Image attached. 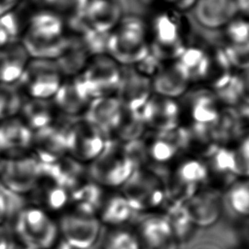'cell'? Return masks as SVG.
Returning <instances> with one entry per match:
<instances>
[{
  "mask_svg": "<svg viewBox=\"0 0 249 249\" xmlns=\"http://www.w3.org/2000/svg\"><path fill=\"white\" fill-rule=\"evenodd\" d=\"M154 0H117L124 16L142 18L151 8Z\"/></svg>",
  "mask_w": 249,
  "mask_h": 249,
  "instance_id": "obj_29",
  "label": "cell"
},
{
  "mask_svg": "<svg viewBox=\"0 0 249 249\" xmlns=\"http://www.w3.org/2000/svg\"><path fill=\"white\" fill-rule=\"evenodd\" d=\"M132 235V249H177L168 222L162 219H143Z\"/></svg>",
  "mask_w": 249,
  "mask_h": 249,
  "instance_id": "obj_13",
  "label": "cell"
},
{
  "mask_svg": "<svg viewBox=\"0 0 249 249\" xmlns=\"http://www.w3.org/2000/svg\"><path fill=\"white\" fill-rule=\"evenodd\" d=\"M23 101L18 84L0 83V121L17 117Z\"/></svg>",
  "mask_w": 249,
  "mask_h": 249,
  "instance_id": "obj_24",
  "label": "cell"
},
{
  "mask_svg": "<svg viewBox=\"0 0 249 249\" xmlns=\"http://www.w3.org/2000/svg\"><path fill=\"white\" fill-rule=\"evenodd\" d=\"M52 100L60 113L78 117L86 113L91 98L77 75L65 77Z\"/></svg>",
  "mask_w": 249,
  "mask_h": 249,
  "instance_id": "obj_14",
  "label": "cell"
},
{
  "mask_svg": "<svg viewBox=\"0 0 249 249\" xmlns=\"http://www.w3.org/2000/svg\"><path fill=\"white\" fill-rule=\"evenodd\" d=\"M154 32L156 41L160 46H169L182 42L179 36L177 23L166 14L159 15L154 20Z\"/></svg>",
  "mask_w": 249,
  "mask_h": 249,
  "instance_id": "obj_26",
  "label": "cell"
},
{
  "mask_svg": "<svg viewBox=\"0 0 249 249\" xmlns=\"http://www.w3.org/2000/svg\"><path fill=\"white\" fill-rule=\"evenodd\" d=\"M149 53L146 27L142 18L124 16L108 34L107 51L121 66H134Z\"/></svg>",
  "mask_w": 249,
  "mask_h": 249,
  "instance_id": "obj_2",
  "label": "cell"
},
{
  "mask_svg": "<svg viewBox=\"0 0 249 249\" xmlns=\"http://www.w3.org/2000/svg\"><path fill=\"white\" fill-rule=\"evenodd\" d=\"M124 107L115 94L91 99L85 113V119L97 126L105 135L112 134Z\"/></svg>",
  "mask_w": 249,
  "mask_h": 249,
  "instance_id": "obj_17",
  "label": "cell"
},
{
  "mask_svg": "<svg viewBox=\"0 0 249 249\" xmlns=\"http://www.w3.org/2000/svg\"><path fill=\"white\" fill-rule=\"evenodd\" d=\"M103 249H132L133 235L121 230H113L108 232L103 240Z\"/></svg>",
  "mask_w": 249,
  "mask_h": 249,
  "instance_id": "obj_28",
  "label": "cell"
},
{
  "mask_svg": "<svg viewBox=\"0 0 249 249\" xmlns=\"http://www.w3.org/2000/svg\"><path fill=\"white\" fill-rule=\"evenodd\" d=\"M36 10L25 0H21L14 9L0 17V23L11 40H19L27 28L29 19Z\"/></svg>",
  "mask_w": 249,
  "mask_h": 249,
  "instance_id": "obj_23",
  "label": "cell"
},
{
  "mask_svg": "<svg viewBox=\"0 0 249 249\" xmlns=\"http://www.w3.org/2000/svg\"><path fill=\"white\" fill-rule=\"evenodd\" d=\"M64 78L55 59L30 58L17 84L29 98L52 99Z\"/></svg>",
  "mask_w": 249,
  "mask_h": 249,
  "instance_id": "obj_4",
  "label": "cell"
},
{
  "mask_svg": "<svg viewBox=\"0 0 249 249\" xmlns=\"http://www.w3.org/2000/svg\"><path fill=\"white\" fill-rule=\"evenodd\" d=\"M190 81L185 68L177 61L173 65L162 68L154 76L152 89L160 95L174 97L181 95Z\"/></svg>",
  "mask_w": 249,
  "mask_h": 249,
  "instance_id": "obj_21",
  "label": "cell"
},
{
  "mask_svg": "<svg viewBox=\"0 0 249 249\" xmlns=\"http://www.w3.org/2000/svg\"><path fill=\"white\" fill-rule=\"evenodd\" d=\"M29 59L19 40H12L0 48V83L17 84Z\"/></svg>",
  "mask_w": 249,
  "mask_h": 249,
  "instance_id": "obj_18",
  "label": "cell"
},
{
  "mask_svg": "<svg viewBox=\"0 0 249 249\" xmlns=\"http://www.w3.org/2000/svg\"><path fill=\"white\" fill-rule=\"evenodd\" d=\"M10 245L11 243L8 240L7 236L0 232V249H9Z\"/></svg>",
  "mask_w": 249,
  "mask_h": 249,
  "instance_id": "obj_37",
  "label": "cell"
},
{
  "mask_svg": "<svg viewBox=\"0 0 249 249\" xmlns=\"http://www.w3.org/2000/svg\"><path fill=\"white\" fill-rule=\"evenodd\" d=\"M122 18L123 13L117 0H88L83 22L96 32L110 33Z\"/></svg>",
  "mask_w": 249,
  "mask_h": 249,
  "instance_id": "obj_15",
  "label": "cell"
},
{
  "mask_svg": "<svg viewBox=\"0 0 249 249\" xmlns=\"http://www.w3.org/2000/svg\"><path fill=\"white\" fill-rule=\"evenodd\" d=\"M195 249H218V248L210 244H202V245L196 246Z\"/></svg>",
  "mask_w": 249,
  "mask_h": 249,
  "instance_id": "obj_39",
  "label": "cell"
},
{
  "mask_svg": "<svg viewBox=\"0 0 249 249\" xmlns=\"http://www.w3.org/2000/svg\"><path fill=\"white\" fill-rule=\"evenodd\" d=\"M91 56L81 35L75 31H66L64 46L55 61L64 77H73L84 70Z\"/></svg>",
  "mask_w": 249,
  "mask_h": 249,
  "instance_id": "obj_16",
  "label": "cell"
},
{
  "mask_svg": "<svg viewBox=\"0 0 249 249\" xmlns=\"http://www.w3.org/2000/svg\"><path fill=\"white\" fill-rule=\"evenodd\" d=\"M232 208L241 214H249V188L239 186L235 188L230 196Z\"/></svg>",
  "mask_w": 249,
  "mask_h": 249,
  "instance_id": "obj_31",
  "label": "cell"
},
{
  "mask_svg": "<svg viewBox=\"0 0 249 249\" xmlns=\"http://www.w3.org/2000/svg\"><path fill=\"white\" fill-rule=\"evenodd\" d=\"M67 155L77 162H91L106 146V135L88 120L79 119L65 127Z\"/></svg>",
  "mask_w": 249,
  "mask_h": 249,
  "instance_id": "obj_6",
  "label": "cell"
},
{
  "mask_svg": "<svg viewBox=\"0 0 249 249\" xmlns=\"http://www.w3.org/2000/svg\"><path fill=\"white\" fill-rule=\"evenodd\" d=\"M132 207L124 196H116L107 199L102 205L101 221L110 225H119L125 222L131 215Z\"/></svg>",
  "mask_w": 249,
  "mask_h": 249,
  "instance_id": "obj_25",
  "label": "cell"
},
{
  "mask_svg": "<svg viewBox=\"0 0 249 249\" xmlns=\"http://www.w3.org/2000/svg\"><path fill=\"white\" fill-rule=\"evenodd\" d=\"M167 1H175V0H167Z\"/></svg>",
  "mask_w": 249,
  "mask_h": 249,
  "instance_id": "obj_41",
  "label": "cell"
},
{
  "mask_svg": "<svg viewBox=\"0 0 249 249\" xmlns=\"http://www.w3.org/2000/svg\"><path fill=\"white\" fill-rule=\"evenodd\" d=\"M122 66L109 54L91 56L79 77L91 99L116 93Z\"/></svg>",
  "mask_w": 249,
  "mask_h": 249,
  "instance_id": "obj_7",
  "label": "cell"
},
{
  "mask_svg": "<svg viewBox=\"0 0 249 249\" xmlns=\"http://www.w3.org/2000/svg\"><path fill=\"white\" fill-rule=\"evenodd\" d=\"M242 87H243V94L247 95L249 98V69L246 70L244 75L241 77Z\"/></svg>",
  "mask_w": 249,
  "mask_h": 249,
  "instance_id": "obj_34",
  "label": "cell"
},
{
  "mask_svg": "<svg viewBox=\"0 0 249 249\" xmlns=\"http://www.w3.org/2000/svg\"><path fill=\"white\" fill-rule=\"evenodd\" d=\"M21 0H0V17L14 9Z\"/></svg>",
  "mask_w": 249,
  "mask_h": 249,
  "instance_id": "obj_33",
  "label": "cell"
},
{
  "mask_svg": "<svg viewBox=\"0 0 249 249\" xmlns=\"http://www.w3.org/2000/svg\"><path fill=\"white\" fill-rule=\"evenodd\" d=\"M59 113L52 99L29 98L23 101L19 114L23 123L32 130L37 131L54 124L56 114Z\"/></svg>",
  "mask_w": 249,
  "mask_h": 249,
  "instance_id": "obj_19",
  "label": "cell"
},
{
  "mask_svg": "<svg viewBox=\"0 0 249 249\" xmlns=\"http://www.w3.org/2000/svg\"><path fill=\"white\" fill-rule=\"evenodd\" d=\"M237 11L236 0H196L188 15L205 28L218 29L230 23Z\"/></svg>",
  "mask_w": 249,
  "mask_h": 249,
  "instance_id": "obj_11",
  "label": "cell"
},
{
  "mask_svg": "<svg viewBox=\"0 0 249 249\" xmlns=\"http://www.w3.org/2000/svg\"><path fill=\"white\" fill-rule=\"evenodd\" d=\"M30 146L34 150L35 159L41 164H49L64 158L67 154L65 127L53 124L33 131Z\"/></svg>",
  "mask_w": 249,
  "mask_h": 249,
  "instance_id": "obj_12",
  "label": "cell"
},
{
  "mask_svg": "<svg viewBox=\"0 0 249 249\" xmlns=\"http://www.w3.org/2000/svg\"><path fill=\"white\" fill-rule=\"evenodd\" d=\"M151 90L149 77L139 72L135 66H122L115 95L124 109L138 111L151 97Z\"/></svg>",
  "mask_w": 249,
  "mask_h": 249,
  "instance_id": "obj_10",
  "label": "cell"
},
{
  "mask_svg": "<svg viewBox=\"0 0 249 249\" xmlns=\"http://www.w3.org/2000/svg\"><path fill=\"white\" fill-rule=\"evenodd\" d=\"M63 20L46 8L36 10L19 41L30 58L55 59L65 42Z\"/></svg>",
  "mask_w": 249,
  "mask_h": 249,
  "instance_id": "obj_1",
  "label": "cell"
},
{
  "mask_svg": "<svg viewBox=\"0 0 249 249\" xmlns=\"http://www.w3.org/2000/svg\"><path fill=\"white\" fill-rule=\"evenodd\" d=\"M15 230L19 242L31 249H51L59 235L58 225L38 207L22 209L16 220Z\"/></svg>",
  "mask_w": 249,
  "mask_h": 249,
  "instance_id": "obj_3",
  "label": "cell"
},
{
  "mask_svg": "<svg viewBox=\"0 0 249 249\" xmlns=\"http://www.w3.org/2000/svg\"><path fill=\"white\" fill-rule=\"evenodd\" d=\"M132 173L133 160L128 151L115 142H107L100 155L91 161V177L105 187L123 186Z\"/></svg>",
  "mask_w": 249,
  "mask_h": 249,
  "instance_id": "obj_5",
  "label": "cell"
},
{
  "mask_svg": "<svg viewBox=\"0 0 249 249\" xmlns=\"http://www.w3.org/2000/svg\"><path fill=\"white\" fill-rule=\"evenodd\" d=\"M12 41L8 35V33L6 32L5 28L3 27V25L0 23V48H2L3 46H5L8 42Z\"/></svg>",
  "mask_w": 249,
  "mask_h": 249,
  "instance_id": "obj_35",
  "label": "cell"
},
{
  "mask_svg": "<svg viewBox=\"0 0 249 249\" xmlns=\"http://www.w3.org/2000/svg\"><path fill=\"white\" fill-rule=\"evenodd\" d=\"M1 160H2V159H1V158H0V164H1Z\"/></svg>",
  "mask_w": 249,
  "mask_h": 249,
  "instance_id": "obj_40",
  "label": "cell"
},
{
  "mask_svg": "<svg viewBox=\"0 0 249 249\" xmlns=\"http://www.w3.org/2000/svg\"><path fill=\"white\" fill-rule=\"evenodd\" d=\"M225 53L231 66L239 69H249V41L243 44L234 45L225 48Z\"/></svg>",
  "mask_w": 249,
  "mask_h": 249,
  "instance_id": "obj_27",
  "label": "cell"
},
{
  "mask_svg": "<svg viewBox=\"0 0 249 249\" xmlns=\"http://www.w3.org/2000/svg\"><path fill=\"white\" fill-rule=\"evenodd\" d=\"M238 10L249 15V0H236Z\"/></svg>",
  "mask_w": 249,
  "mask_h": 249,
  "instance_id": "obj_36",
  "label": "cell"
},
{
  "mask_svg": "<svg viewBox=\"0 0 249 249\" xmlns=\"http://www.w3.org/2000/svg\"><path fill=\"white\" fill-rule=\"evenodd\" d=\"M9 249H31V248H29V247H27V246H25V245L21 244L20 242H18V243L11 244Z\"/></svg>",
  "mask_w": 249,
  "mask_h": 249,
  "instance_id": "obj_38",
  "label": "cell"
},
{
  "mask_svg": "<svg viewBox=\"0 0 249 249\" xmlns=\"http://www.w3.org/2000/svg\"><path fill=\"white\" fill-rule=\"evenodd\" d=\"M46 9L59 17L66 28L75 29L83 24V16L88 0H41Z\"/></svg>",
  "mask_w": 249,
  "mask_h": 249,
  "instance_id": "obj_22",
  "label": "cell"
},
{
  "mask_svg": "<svg viewBox=\"0 0 249 249\" xmlns=\"http://www.w3.org/2000/svg\"><path fill=\"white\" fill-rule=\"evenodd\" d=\"M42 176L41 163L35 158L13 157L2 159L0 185L15 194L33 190Z\"/></svg>",
  "mask_w": 249,
  "mask_h": 249,
  "instance_id": "obj_8",
  "label": "cell"
},
{
  "mask_svg": "<svg viewBox=\"0 0 249 249\" xmlns=\"http://www.w3.org/2000/svg\"><path fill=\"white\" fill-rule=\"evenodd\" d=\"M58 230L64 242L74 247L89 249L99 236L100 220L88 213H67L61 217Z\"/></svg>",
  "mask_w": 249,
  "mask_h": 249,
  "instance_id": "obj_9",
  "label": "cell"
},
{
  "mask_svg": "<svg viewBox=\"0 0 249 249\" xmlns=\"http://www.w3.org/2000/svg\"><path fill=\"white\" fill-rule=\"evenodd\" d=\"M226 35L234 45L249 41V22L244 20L231 21L227 27Z\"/></svg>",
  "mask_w": 249,
  "mask_h": 249,
  "instance_id": "obj_30",
  "label": "cell"
},
{
  "mask_svg": "<svg viewBox=\"0 0 249 249\" xmlns=\"http://www.w3.org/2000/svg\"><path fill=\"white\" fill-rule=\"evenodd\" d=\"M5 192L6 190L0 185V226L7 220L11 211L9 196Z\"/></svg>",
  "mask_w": 249,
  "mask_h": 249,
  "instance_id": "obj_32",
  "label": "cell"
},
{
  "mask_svg": "<svg viewBox=\"0 0 249 249\" xmlns=\"http://www.w3.org/2000/svg\"><path fill=\"white\" fill-rule=\"evenodd\" d=\"M33 131L18 117L0 121V152H19L30 147Z\"/></svg>",
  "mask_w": 249,
  "mask_h": 249,
  "instance_id": "obj_20",
  "label": "cell"
}]
</instances>
